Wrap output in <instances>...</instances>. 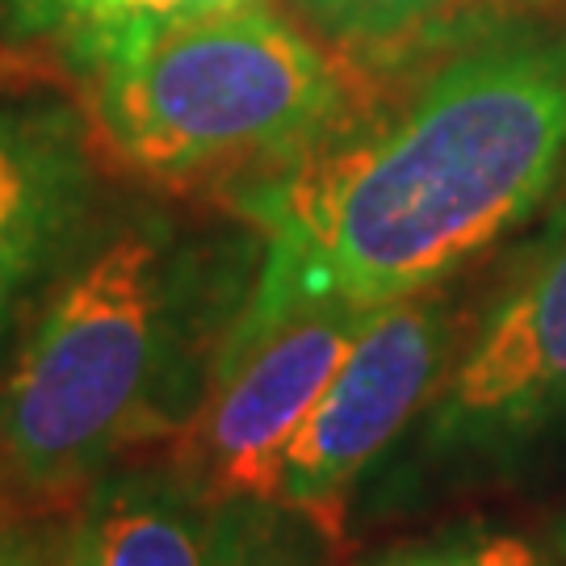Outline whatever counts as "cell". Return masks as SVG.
<instances>
[{
  "instance_id": "cell-1",
  "label": "cell",
  "mask_w": 566,
  "mask_h": 566,
  "mask_svg": "<svg viewBox=\"0 0 566 566\" xmlns=\"http://www.w3.org/2000/svg\"><path fill=\"white\" fill-rule=\"evenodd\" d=\"M563 164L566 42L465 46L403 105L223 181L227 210L261 243L227 340L315 303L378 311L437 290L525 223Z\"/></svg>"
},
{
  "instance_id": "cell-2",
  "label": "cell",
  "mask_w": 566,
  "mask_h": 566,
  "mask_svg": "<svg viewBox=\"0 0 566 566\" xmlns=\"http://www.w3.org/2000/svg\"><path fill=\"white\" fill-rule=\"evenodd\" d=\"M252 273L160 214L76 252L0 357V507L63 512L130 449L181 441Z\"/></svg>"
},
{
  "instance_id": "cell-3",
  "label": "cell",
  "mask_w": 566,
  "mask_h": 566,
  "mask_svg": "<svg viewBox=\"0 0 566 566\" xmlns=\"http://www.w3.org/2000/svg\"><path fill=\"white\" fill-rule=\"evenodd\" d=\"M81 76L93 147L156 185L294 160L361 118L369 93L361 67L264 4L139 34Z\"/></svg>"
},
{
  "instance_id": "cell-4",
  "label": "cell",
  "mask_w": 566,
  "mask_h": 566,
  "mask_svg": "<svg viewBox=\"0 0 566 566\" xmlns=\"http://www.w3.org/2000/svg\"><path fill=\"white\" fill-rule=\"evenodd\" d=\"M566 424V214L486 306L416 420L420 483H470Z\"/></svg>"
},
{
  "instance_id": "cell-5",
  "label": "cell",
  "mask_w": 566,
  "mask_h": 566,
  "mask_svg": "<svg viewBox=\"0 0 566 566\" xmlns=\"http://www.w3.org/2000/svg\"><path fill=\"white\" fill-rule=\"evenodd\" d=\"M458 357V315L437 290L378 306L264 474L261 500L332 525L365 470L424 416Z\"/></svg>"
},
{
  "instance_id": "cell-6",
  "label": "cell",
  "mask_w": 566,
  "mask_h": 566,
  "mask_svg": "<svg viewBox=\"0 0 566 566\" xmlns=\"http://www.w3.org/2000/svg\"><path fill=\"white\" fill-rule=\"evenodd\" d=\"M374 311L315 303L243 340H227L177 458L193 483L223 500H261L264 474L348 357Z\"/></svg>"
},
{
  "instance_id": "cell-7",
  "label": "cell",
  "mask_w": 566,
  "mask_h": 566,
  "mask_svg": "<svg viewBox=\"0 0 566 566\" xmlns=\"http://www.w3.org/2000/svg\"><path fill=\"white\" fill-rule=\"evenodd\" d=\"M315 525L264 500H223L177 462L114 465L72 504L55 566H306Z\"/></svg>"
},
{
  "instance_id": "cell-8",
  "label": "cell",
  "mask_w": 566,
  "mask_h": 566,
  "mask_svg": "<svg viewBox=\"0 0 566 566\" xmlns=\"http://www.w3.org/2000/svg\"><path fill=\"white\" fill-rule=\"evenodd\" d=\"M93 193L97 147L84 114L55 97L0 93V357L81 252Z\"/></svg>"
},
{
  "instance_id": "cell-9",
  "label": "cell",
  "mask_w": 566,
  "mask_h": 566,
  "mask_svg": "<svg viewBox=\"0 0 566 566\" xmlns=\"http://www.w3.org/2000/svg\"><path fill=\"white\" fill-rule=\"evenodd\" d=\"M248 4H261V0H63L51 34H63L72 63L81 67L139 34L210 18V13L248 9Z\"/></svg>"
},
{
  "instance_id": "cell-10",
  "label": "cell",
  "mask_w": 566,
  "mask_h": 566,
  "mask_svg": "<svg viewBox=\"0 0 566 566\" xmlns=\"http://www.w3.org/2000/svg\"><path fill=\"white\" fill-rule=\"evenodd\" d=\"M374 566H554L546 549H537L521 533L491 525H458L432 533L424 542L386 554Z\"/></svg>"
},
{
  "instance_id": "cell-11",
  "label": "cell",
  "mask_w": 566,
  "mask_h": 566,
  "mask_svg": "<svg viewBox=\"0 0 566 566\" xmlns=\"http://www.w3.org/2000/svg\"><path fill=\"white\" fill-rule=\"evenodd\" d=\"M441 0H332L319 13L344 39H390Z\"/></svg>"
},
{
  "instance_id": "cell-12",
  "label": "cell",
  "mask_w": 566,
  "mask_h": 566,
  "mask_svg": "<svg viewBox=\"0 0 566 566\" xmlns=\"http://www.w3.org/2000/svg\"><path fill=\"white\" fill-rule=\"evenodd\" d=\"M0 566H55L39 537L25 528V516L0 507Z\"/></svg>"
},
{
  "instance_id": "cell-13",
  "label": "cell",
  "mask_w": 566,
  "mask_h": 566,
  "mask_svg": "<svg viewBox=\"0 0 566 566\" xmlns=\"http://www.w3.org/2000/svg\"><path fill=\"white\" fill-rule=\"evenodd\" d=\"M60 4L63 0H4V9L21 34H51L55 18H60Z\"/></svg>"
},
{
  "instance_id": "cell-14",
  "label": "cell",
  "mask_w": 566,
  "mask_h": 566,
  "mask_svg": "<svg viewBox=\"0 0 566 566\" xmlns=\"http://www.w3.org/2000/svg\"><path fill=\"white\" fill-rule=\"evenodd\" d=\"M554 554H558V558H566V521L554 528Z\"/></svg>"
},
{
  "instance_id": "cell-15",
  "label": "cell",
  "mask_w": 566,
  "mask_h": 566,
  "mask_svg": "<svg viewBox=\"0 0 566 566\" xmlns=\"http://www.w3.org/2000/svg\"><path fill=\"white\" fill-rule=\"evenodd\" d=\"M311 4H315V9H324V4H332V0H311Z\"/></svg>"
}]
</instances>
